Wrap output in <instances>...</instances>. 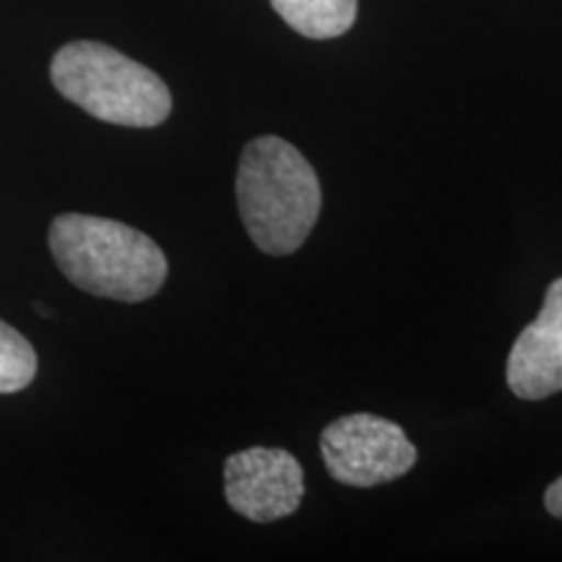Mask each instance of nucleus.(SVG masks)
I'll return each instance as SVG.
<instances>
[{"label":"nucleus","mask_w":562,"mask_h":562,"mask_svg":"<svg viewBox=\"0 0 562 562\" xmlns=\"http://www.w3.org/2000/svg\"><path fill=\"white\" fill-rule=\"evenodd\" d=\"M286 26L307 40H334L355 26L357 0H271Z\"/></svg>","instance_id":"7"},{"label":"nucleus","mask_w":562,"mask_h":562,"mask_svg":"<svg viewBox=\"0 0 562 562\" xmlns=\"http://www.w3.org/2000/svg\"><path fill=\"white\" fill-rule=\"evenodd\" d=\"M305 495L300 461L284 448H245L224 463V497L237 516L271 524L292 516Z\"/></svg>","instance_id":"5"},{"label":"nucleus","mask_w":562,"mask_h":562,"mask_svg":"<svg viewBox=\"0 0 562 562\" xmlns=\"http://www.w3.org/2000/svg\"><path fill=\"white\" fill-rule=\"evenodd\" d=\"M53 87L97 121L157 128L170 117L172 94L151 68L102 42H68L50 63Z\"/></svg>","instance_id":"3"},{"label":"nucleus","mask_w":562,"mask_h":562,"mask_svg":"<svg viewBox=\"0 0 562 562\" xmlns=\"http://www.w3.org/2000/svg\"><path fill=\"white\" fill-rule=\"evenodd\" d=\"M505 381L524 402H542L562 391V279H554L544 305L513 344Z\"/></svg>","instance_id":"6"},{"label":"nucleus","mask_w":562,"mask_h":562,"mask_svg":"<svg viewBox=\"0 0 562 562\" xmlns=\"http://www.w3.org/2000/svg\"><path fill=\"white\" fill-rule=\"evenodd\" d=\"M237 209L250 240L269 256L305 245L321 216L323 193L313 165L279 136L245 144L237 167Z\"/></svg>","instance_id":"2"},{"label":"nucleus","mask_w":562,"mask_h":562,"mask_svg":"<svg viewBox=\"0 0 562 562\" xmlns=\"http://www.w3.org/2000/svg\"><path fill=\"white\" fill-rule=\"evenodd\" d=\"M37 375V351L16 328L0 321V393L24 391Z\"/></svg>","instance_id":"8"},{"label":"nucleus","mask_w":562,"mask_h":562,"mask_svg":"<svg viewBox=\"0 0 562 562\" xmlns=\"http://www.w3.org/2000/svg\"><path fill=\"white\" fill-rule=\"evenodd\" d=\"M328 474L347 487H378L409 474L417 448L396 422L357 412L334 419L321 435Z\"/></svg>","instance_id":"4"},{"label":"nucleus","mask_w":562,"mask_h":562,"mask_svg":"<svg viewBox=\"0 0 562 562\" xmlns=\"http://www.w3.org/2000/svg\"><path fill=\"white\" fill-rule=\"evenodd\" d=\"M47 245L63 277L94 297L144 302L170 273L165 250L149 235L104 216H55Z\"/></svg>","instance_id":"1"},{"label":"nucleus","mask_w":562,"mask_h":562,"mask_svg":"<svg viewBox=\"0 0 562 562\" xmlns=\"http://www.w3.org/2000/svg\"><path fill=\"white\" fill-rule=\"evenodd\" d=\"M544 505L554 518H562V476H560V480H554L550 487H547Z\"/></svg>","instance_id":"9"}]
</instances>
